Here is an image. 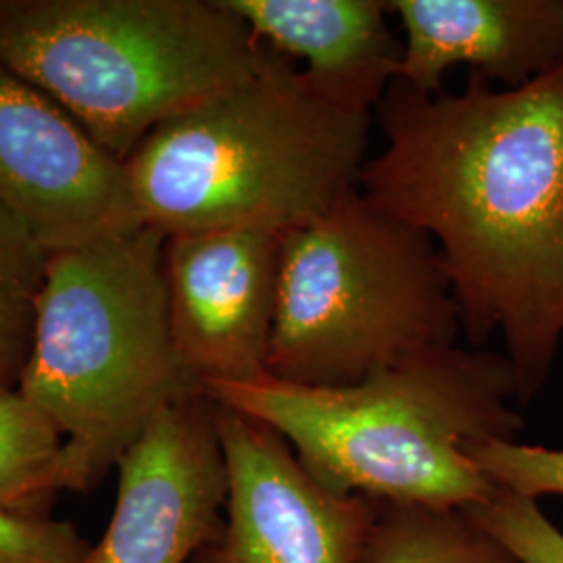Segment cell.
Segmentation results:
<instances>
[{"instance_id": "obj_1", "label": "cell", "mask_w": 563, "mask_h": 563, "mask_svg": "<svg viewBox=\"0 0 563 563\" xmlns=\"http://www.w3.org/2000/svg\"><path fill=\"white\" fill-rule=\"evenodd\" d=\"M376 113L384 148L360 192L437 244L467 341L504 336L530 405L563 344V63L504 90L476 74L457 95L397 80Z\"/></svg>"}, {"instance_id": "obj_2", "label": "cell", "mask_w": 563, "mask_h": 563, "mask_svg": "<svg viewBox=\"0 0 563 563\" xmlns=\"http://www.w3.org/2000/svg\"><path fill=\"white\" fill-rule=\"evenodd\" d=\"M205 393L274 428L323 488L380 504L467 509L488 501L497 484L465 449L516 441L522 430L511 363L481 349L434 351L351 386L263 376Z\"/></svg>"}, {"instance_id": "obj_3", "label": "cell", "mask_w": 563, "mask_h": 563, "mask_svg": "<svg viewBox=\"0 0 563 563\" xmlns=\"http://www.w3.org/2000/svg\"><path fill=\"white\" fill-rule=\"evenodd\" d=\"M369 128L263 46L251 76L163 121L123 162L134 216L165 236L288 234L360 190Z\"/></svg>"}, {"instance_id": "obj_4", "label": "cell", "mask_w": 563, "mask_h": 563, "mask_svg": "<svg viewBox=\"0 0 563 563\" xmlns=\"http://www.w3.org/2000/svg\"><path fill=\"white\" fill-rule=\"evenodd\" d=\"M165 241L134 223L48 257L18 390L63 437V490L97 488L159 409L205 393L172 341Z\"/></svg>"}, {"instance_id": "obj_5", "label": "cell", "mask_w": 563, "mask_h": 563, "mask_svg": "<svg viewBox=\"0 0 563 563\" xmlns=\"http://www.w3.org/2000/svg\"><path fill=\"white\" fill-rule=\"evenodd\" d=\"M262 53L222 0H0V59L121 163Z\"/></svg>"}, {"instance_id": "obj_6", "label": "cell", "mask_w": 563, "mask_h": 563, "mask_svg": "<svg viewBox=\"0 0 563 563\" xmlns=\"http://www.w3.org/2000/svg\"><path fill=\"white\" fill-rule=\"evenodd\" d=\"M460 332L437 244L360 190L284 234L267 376L351 386L451 349Z\"/></svg>"}, {"instance_id": "obj_7", "label": "cell", "mask_w": 563, "mask_h": 563, "mask_svg": "<svg viewBox=\"0 0 563 563\" xmlns=\"http://www.w3.org/2000/svg\"><path fill=\"white\" fill-rule=\"evenodd\" d=\"M220 437L222 532L192 563H362L378 501L323 488L274 428L223 405Z\"/></svg>"}, {"instance_id": "obj_8", "label": "cell", "mask_w": 563, "mask_h": 563, "mask_svg": "<svg viewBox=\"0 0 563 563\" xmlns=\"http://www.w3.org/2000/svg\"><path fill=\"white\" fill-rule=\"evenodd\" d=\"M118 501L86 563H186L222 532L228 465L220 405L192 393L165 405L118 462Z\"/></svg>"}, {"instance_id": "obj_9", "label": "cell", "mask_w": 563, "mask_h": 563, "mask_svg": "<svg viewBox=\"0 0 563 563\" xmlns=\"http://www.w3.org/2000/svg\"><path fill=\"white\" fill-rule=\"evenodd\" d=\"M0 207L48 253L141 223L123 163L2 59Z\"/></svg>"}, {"instance_id": "obj_10", "label": "cell", "mask_w": 563, "mask_h": 563, "mask_svg": "<svg viewBox=\"0 0 563 563\" xmlns=\"http://www.w3.org/2000/svg\"><path fill=\"white\" fill-rule=\"evenodd\" d=\"M284 234L225 228L167 236L169 332L202 390L267 376Z\"/></svg>"}, {"instance_id": "obj_11", "label": "cell", "mask_w": 563, "mask_h": 563, "mask_svg": "<svg viewBox=\"0 0 563 563\" xmlns=\"http://www.w3.org/2000/svg\"><path fill=\"white\" fill-rule=\"evenodd\" d=\"M401 21L399 81L441 92L467 65L484 80L520 88L563 63V0H390Z\"/></svg>"}, {"instance_id": "obj_12", "label": "cell", "mask_w": 563, "mask_h": 563, "mask_svg": "<svg viewBox=\"0 0 563 563\" xmlns=\"http://www.w3.org/2000/svg\"><path fill=\"white\" fill-rule=\"evenodd\" d=\"M253 38L301 60L309 84L346 111L378 109L399 80L402 41L384 0H222Z\"/></svg>"}, {"instance_id": "obj_13", "label": "cell", "mask_w": 563, "mask_h": 563, "mask_svg": "<svg viewBox=\"0 0 563 563\" xmlns=\"http://www.w3.org/2000/svg\"><path fill=\"white\" fill-rule=\"evenodd\" d=\"M362 563H520L465 509L378 501Z\"/></svg>"}, {"instance_id": "obj_14", "label": "cell", "mask_w": 563, "mask_h": 563, "mask_svg": "<svg viewBox=\"0 0 563 563\" xmlns=\"http://www.w3.org/2000/svg\"><path fill=\"white\" fill-rule=\"evenodd\" d=\"M63 490V437L20 390L0 393V507L48 516Z\"/></svg>"}, {"instance_id": "obj_15", "label": "cell", "mask_w": 563, "mask_h": 563, "mask_svg": "<svg viewBox=\"0 0 563 563\" xmlns=\"http://www.w3.org/2000/svg\"><path fill=\"white\" fill-rule=\"evenodd\" d=\"M48 257L41 242L0 207V393L20 388Z\"/></svg>"}, {"instance_id": "obj_16", "label": "cell", "mask_w": 563, "mask_h": 563, "mask_svg": "<svg viewBox=\"0 0 563 563\" xmlns=\"http://www.w3.org/2000/svg\"><path fill=\"white\" fill-rule=\"evenodd\" d=\"M465 514L505 544L520 563H563V532L539 507L497 486L495 495L481 505L467 507Z\"/></svg>"}, {"instance_id": "obj_17", "label": "cell", "mask_w": 563, "mask_h": 563, "mask_svg": "<svg viewBox=\"0 0 563 563\" xmlns=\"http://www.w3.org/2000/svg\"><path fill=\"white\" fill-rule=\"evenodd\" d=\"M465 453L505 490L534 501L563 497V449L493 439L470 444Z\"/></svg>"}, {"instance_id": "obj_18", "label": "cell", "mask_w": 563, "mask_h": 563, "mask_svg": "<svg viewBox=\"0 0 563 563\" xmlns=\"http://www.w3.org/2000/svg\"><path fill=\"white\" fill-rule=\"evenodd\" d=\"M90 551L74 523L0 507V563H86Z\"/></svg>"}]
</instances>
